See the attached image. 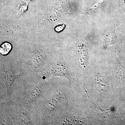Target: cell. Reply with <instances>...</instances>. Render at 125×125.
Returning a JSON list of instances; mask_svg holds the SVG:
<instances>
[{"label": "cell", "mask_w": 125, "mask_h": 125, "mask_svg": "<svg viewBox=\"0 0 125 125\" xmlns=\"http://www.w3.org/2000/svg\"><path fill=\"white\" fill-rule=\"evenodd\" d=\"M61 99H63L67 101L65 93L61 91H57L52 94L49 99L46 101L43 106V118L44 120H48L49 115L55 108L57 106Z\"/></svg>", "instance_id": "obj_1"}, {"label": "cell", "mask_w": 125, "mask_h": 125, "mask_svg": "<svg viewBox=\"0 0 125 125\" xmlns=\"http://www.w3.org/2000/svg\"><path fill=\"white\" fill-rule=\"evenodd\" d=\"M21 74V72L17 71L4 69L1 71L0 79L4 82L7 89V94H10V90L14 81Z\"/></svg>", "instance_id": "obj_2"}, {"label": "cell", "mask_w": 125, "mask_h": 125, "mask_svg": "<svg viewBox=\"0 0 125 125\" xmlns=\"http://www.w3.org/2000/svg\"><path fill=\"white\" fill-rule=\"evenodd\" d=\"M48 74L53 76H62L68 79L69 81L71 80L72 78L70 73L66 66L63 65H57L49 68L47 71Z\"/></svg>", "instance_id": "obj_3"}, {"label": "cell", "mask_w": 125, "mask_h": 125, "mask_svg": "<svg viewBox=\"0 0 125 125\" xmlns=\"http://www.w3.org/2000/svg\"><path fill=\"white\" fill-rule=\"evenodd\" d=\"M43 88L42 83L35 84L31 87L27 96V102L29 104L35 102L36 99L41 96Z\"/></svg>", "instance_id": "obj_4"}, {"label": "cell", "mask_w": 125, "mask_h": 125, "mask_svg": "<svg viewBox=\"0 0 125 125\" xmlns=\"http://www.w3.org/2000/svg\"><path fill=\"white\" fill-rule=\"evenodd\" d=\"M12 48L10 43L8 42H4L1 45L0 47V53L1 55H5L9 54Z\"/></svg>", "instance_id": "obj_5"}, {"label": "cell", "mask_w": 125, "mask_h": 125, "mask_svg": "<svg viewBox=\"0 0 125 125\" xmlns=\"http://www.w3.org/2000/svg\"><path fill=\"white\" fill-rule=\"evenodd\" d=\"M65 27V25L64 24L59 25L55 28V31L57 32H61L64 29Z\"/></svg>", "instance_id": "obj_6"}, {"label": "cell", "mask_w": 125, "mask_h": 125, "mask_svg": "<svg viewBox=\"0 0 125 125\" xmlns=\"http://www.w3.org/2000/svg\"><path fill=\"white\" fill-rule=\"evenodd\" d=\"M121 1L123 6L125 8V0H121Z\"/></svg>", "instance_id": "obj_7"}]
</instances>
